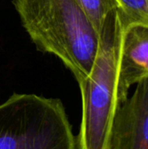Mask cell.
<instances>
[{
  "label": "cell",
  "mask_w": 148,
  "mask_h": 149,
  "mask_svg": "<svg viewBox=\"0 0 148 149\" xmlns=\"http://www.w3.org/2000/svg\"><path fill=\"white\" fill-rule=\"evenodd\" d=\"M128 26L116 8L106 17L99 33V46L92 69L79 84L82 99L77 149H112L117 112L127 99L120 79V54Z\"/></svg>",
  "instance_id": "cell-1"
},
{
  "label": "cell",
  "mask_w": 148,
  "mask_h": 149,
  "mask_svg": "<svg viewBox=\"0 0 148 149\" xmlns=\"http://www.w3.org/2000/svg\"><path fill=\"white\" fill-rule=\"evenodd\" d=\"M38 51L58 58L78 83L96 58L99 33L75 0H12Z\"/></svg>",
  "instance_id": "cell-2"
},
{
  "label": "cell",
  "mask_w": 148,
  "mask_h": 149,
  "mask_svg": "<svg viewBox=\"0 0 148 149\" xmlns=\"http://www.w3.org/2000/svg\"><path fill=\"white\" fill-rule=\"evenodd\" d=\"M0 149H77L59 99L13 93L0 104Z\"/></svg>",
  "instance_id": "cell-3"
},
{
  "label": "cell",
  "mask_w": 148,
  "mask_h": 149,
  "mask_svg": "<svg viewBox=\"0 0 148 149\" xmlns=\"http://www.w3.org/2000/svg\"><path fill=\"white\" fill-rule=\"evenodd\" d=\"M112 149H148V78L120 107L113 127Z\"/></svg>",
  "instance_id": "cell-4"
},
{
  "label": "cell",
  "mask_w": 148,
  "mask_h": 149,
  "mask_svg": "<svg viewBox=\"0 0 148 149\" xmlns=\"http://www.w3.org/2000/svg\"><path fill=\"white\" fill-rule=\"evenodd\" d=\"M148 78V27L129 25L124 33L120 54V79L129 88Z\"/></svg>",
  "instance_id": "cell-5"
},
{
  "label": "cell",
  "mask_w": 148,
  "mask_h": 149,
  "mask_svg": "<svg viewBox=\"0 0 148 149\" xmlns=\"http://www.w3.org/2000/svg\"><path fill=\"white\" fill-rule=\"evenodd\" d=\"M89 17L98 33L102 29L107 15L118 8L115 0H75Z\"/></svg>",
  "instance_id": "cell-6"
},
{
  "label": "cell",
  "mask_w": 148,
  "mask_h": 149,
  "mask_svg": "<svg viewBox=\"0 0 148 149\" xmlns=\"http://www.w3.org/2000/svg\"><path fill=\"white\" fill-rule=\"evenodd\" d=\"M118 10L127 26L140 24L148 27V0H115Z\"/></svg>",
  "instance_id": "cell-7"
}]
</instances>
